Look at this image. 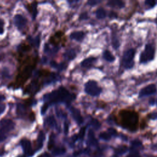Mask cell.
<instances>
[{
    "label": "cell",
    "instance_id": "f1b7e54d",
    "mask_svg": "<svg viewBox=\"0 0 157 157\" xmlns=\"http://www.w3.org/2000/svg\"><path fill=\"white\" fill-rule=\"evenodd\" d=\"M101 2V1H99V0H90V1H88L87 2L88 5L91 6H96L97 5L100 3Z\"/></svg>",
    "mask_w": 157,
    "mask_h": 157
},
{
    "label": "cell",
    "instance_id": "cb8c5ba5",
    "mask_svg": "<svg viewBox=\"0 0 157 157\" xmlns=\"http://www.w3.org/2000/svg\"><path fill=\"white\" fill-rule=\"evenodd\" d=\"M145 5L148 9L152 8L156 5V2L153 1V0H146L145 2Z\"/></svg>",
    "mask_w": 157,
    "mask_h": 157
},
{
    "label": "cell",
    "instance_id": "5b68a950",
    "mask_svg": "<svg viewBox=\"0 0 157 157\" xmlns=\"http://www.w3.org/2000/svg\"><path fill=\"white\" fill-rule=\"evenodd\" d=\"M85 91L90 96L97 97L100 95L102 88L98 85L96 81L91 80L85 84Z\"/></svg>",
    "mask_w": 157,
    "mask_h": 157
},
{
    "label": "cell",
    "instance_id": "7402d4cb",
    "mask_svg": "<svg viewBox=\"0 0 157 157\" xmlns=\"http://www.w3.org/2000/svg\"><path fill=\"white\" fill-rule=\"evenodd\" d=\"M127 149H128V148L127 146H125V145L120 146L115 150V155H120L121 154H123L126 152L127 151Z\"/></svg>",
    "mask_w": 157,
    "mask_h": 157
},
{
    "label": "cell",
    "instance_id": "8d00e7d4",
    "mask_svg": "<svg viewBox=\"0 0 157 157\" xmlns=\"http://www.w3.org/2000/svg\"><path fill=\"white\" fill-rule=\"evenodd\" d=\"M148 117L151 119H157V112H153L148 115Z\"/></svg>",
    "mask_w": 157,
    "mask_h": 157
},
{
    "label": "cell",
    "instance_id": "ee69618b",
    "mask_svg": "<svg viewBox=\"0 0 157 157\" xmlns=\"http://www.w3.org/2000/svg\"><path fill=\"white\" fill-rule=\"evenodd\" d=\"M156 104H157V101H156Z\"/></svg>",
    "mask_w": 157,
    "mask_h": 157
},
{
    "label": "cell",
    "instance_id": "4fadbf2b",
    "mask_svg": "<svg viewBox=\"0 0 157 157\" xmlns=\"http://www.w3.org/2000/svg\"><path fill=\"white\" fill-rule=\"evenodd\" d=\"M22 147L26 153H29L31 150V144L29 140L23 139L21 142Z\"/></svg>",
    "mask_w": 157,
    "mask_h": 157
},
{
    "label": "cell",
    "instance_id": "484cf974",
    "mask_svg": "<svg viewBox=\"0 0 157 157\" xmlns=\"http://www.w3.org/2000/svg\"><path fill=\"white\" fill-rule=\"evenodd\" d=\"M91 125H92V126H93L94 128H95V129H97V130L99 129L100 127H101L100 123L99 122V121H98V120H96V119H93V120L91 121Z\"/></svg>",
    "mask_w": 157,
    "mask_h": 157
},
{
    "label": "cell",
    "instance_id": "d6a6232c",
    "mask_svg": "<svg viewBox=\"0 0 157 157\" xmlns=\"http://www.w3.org/2000/svg\"><path fill=\"white\" fill-rule=\"evenodd\" d=\"M47 109H48V104L46 103L43 105V106L42 107V108H41V114L44 115V114L46 113V112L47 111Z\"/></svg>",
    "mask_w": 157,
    "mask_h": 157
},
{
    "label": "cell",
    "instance_id": "f546056e",
    "mask_svg": "<svg viewBox=\"0 0 157 157\" xmlns=\"http://www.w3.org/2000/svg\"><path fill=\"white\" fill-rule=\"evenodd\" d=\"M85 131H86V127H82L79 133V138L81 139H82L85 135Z\"/></svg>",
    "mask_w": 157,
    "mask_h": 157
},
{
    "label": "cell",
    "instance_id": "603a6c76",
    "mask_svg": "<svg viewBox=\"0 0 157 157\" xmlns=\"http://www.w3.org/2000/svg\"><path fill=\"white\" fill-rule=\"evenodd\" d=\"M99 136L101 139L104 141H109L111 138V136L109 134L108 132H102L100 134Z\"/></svg>",
    "mask_w": 157,
    "mask_h": 157
},
{
    "label": "cell",
    "instance_id": "e0dca14e",
    "mask_svg": "<svg viewBox=\"0 0 157 157\" xmlns=\"http://www.w3.org/2000/svg\"><path fill=\"white\" fill-rule=\"evenodd\" d=\"M103 56L106 61L111 63L114 61L115 60V56L112 54V53L109 50H104V52H103Z\"/></svg>",
    "mask_w": 157,
    "mask_h": 157
},
{
    "label": "cell",
    "instance_id": "30bf717a",
    "mask_svg": "<svg viewBox=\"0 0 157 157\" xmlns=\"http://www.w3.org/2000/svg\"><path fill=\"white\" fill-rule=\"evenodd\" d=\"M107 5L109 7L119 9L123 8L125 6V2L121 1V0H111V1H109L108 2Z\"/></svg>",
    "mask_w": 157,
    "mask_h": 157
},
{
    "label": "cell",
    "instance_id": "8992f818",
    "mask_svg": "<svg viewBox=\"0 0 157 157\" xmlns=\"http://www.w3.org/2000/svg\"><path fill=\"white\" fill-rule=\"evenodd\" d=\"M14 122L10 119L4 118L0 121V131L4 133L11 131L14 128Z\"/></svg>",
    "mask_w": 157,
    "mask_h": 157
},
{
    "label": "cell",
    "instance_id": "3957f363",
    "mask_svg": "<svg viewBox=\"0 0 157 157\" xmlns=\"http://www.w3.org/2000/svg\"><path fill=\"white\" fill-rule=\"evenodd\" d=\"M155 53V47L151 44H147L145 46L144 50L141 52L140 55V63L145 64L152 61L154 59Z\"/></svg>",
    "mask_w": 157,
    "mask_h": 157
},
{
    "label": "cell",
    "instance_id": "f35d334b",
    "mask_svg": "<svg viewBox=\"0 0 157 157\" xmlns=\"http://www.w3.org/2000/svg\"><path fill=\"white\" fill-rule=\"evenodd\" d=\"M80 18H81L82 20L83 19H87L88 18V15H87V13H84V14H80Z\"/></svg>",
    "mask_w": 157,
    "mask_h": 157
},
{
    "label": "cell",
    "instance_id": "7c38bea8",
    "mask_svg": "<svg viewBox=\"0 0 157 157\" xmlns=\"http://www.w3.org/2000/svg\"><path fill=\"white\" fill-rule=\"evenodd\" d=\"M96 60L97 58L95 57H89L83 60L80 65L83 68H89L96 61Z\"/></svg>",
    "mask_w": 157,
    "mask_h": 157
},
{
    "label": "cell",
    "instance_id": "83f0119b",
    "mask_svg": "<svg viewBox=\"0 0 157 157\" xmlns=\"http://www.w3.org/2000/svg\"><path fill=\"white\" fill-rule=\"evenodd\" d=\"M5 21L3 19H0V35H3L5 32Z\"/></svg>",
    "mask_w": 157,
    "mask_h": 157
},
{
    "label": "cell",
    "instance_id": "5bb4252c",
    "mask_svg": "<svg viewBox=\"0 0 157 157\" xmlns=\"http://www.w3.org/2000/svg\"><path fill=\"white\" fill-rule=\"evenodd\" d=\"M63 56L67 60L71 61L76 58V53L73 49H69L65 52Z\"/></svg>",
    "mask_w": 157,
    "mask_h": 157
},
{
    "label": "cell",
    "instance_id": "d4e9b609",
    "mask_svg": "<svg viewBox=\"0 0 157 157\" xmlns=\"http://www.w3.org/2000/svg\"><path fill=\"white\" fill-rule=\"evenodd\" d=\"M112 46L115 50H117L120 46V43L118 41V39L115 36L112 38Z\"/></svg>",
    "mask_w": 157,
    "mask_h": 157
},
{
    "label": "cell",
    "instance_id": "ac0fdd59",
    "mask_svg": "<svg viewBox=\"0 0 157 157\" xmlns=\"http://www.w3.org/2000/svg\"><path fill=\"white\" fill-rule=\"evenodd\" d=\"M45 140V135L43 131H41L38 135V139H37V145H38V149L41 148L43 145L44 141Z\"/></svg>",
    "mask_w": 157,
    "mask_h": 157
},
{
    "label": "cell",
    "instance_id": "7a4b0ae2",
    "mask_svg": "<svg viewBox=\"0 0 157 157\" xmlns=\"http://www.w3.org/2000/svg\"><path fill=\"white\" fill-rule=\"evenodd\" d=\"M119 117L121 126L131 131H135L138 128L139 115L133 111L123 109L119 112Z\"/></svg>",
    "mask_w": 157,
    "mask_h": 157
},
{
    "label": "cell",
    "instance_id": "2e32d148",
    "mask_svg": "<svg viewBox=\"0 0 157 157\" xmlns=\"http://www.w3.org/2000/svg\"><path fill=\"white\" fill-rule=\"evenodd\" d=\"M46 123L48 127L51 128H56L57 126L56 121L53 116H49L46 120Z\"/></svg>",
    "mask_w": 157,
    "mask_h": 157
},
{
    "label": "cell",
    "instance_id": "b9f144b4",
    "mask_svg": "<svg viewBox=\"0 0 157 157\" xmlns=\"http://www.w3.org/2000/svg\"><path fill=\"white\" fill-rule=\"evenodd\" d=\"M44 156V157H50L48 154H45L44 155H43Z\"/></svg>",
    "mask_w": 157,
    "mask_h": 157
},
{
    "label": "cell",
    "instance_id": "60d3db41",
    "mask_svg": "<svg viewBox=\"0 0 157 157\" xmlns=\"http://www.w3.org/2000/svg\"><path fill=\"white\" fill-rule=\"evenodd\" d=\"M5 97L4 95H0V102H2L4 100H5Z\"/></svg>",
    "mask_w": 157,
    "mask_h": 157
},
{
    "label": "cell",
    "instance_id": "ba28073f",
    "mask_svg": "<svg viewBox=\"0 0 157 157\" xmlns=\"http://www.w3.org/2000/svg\"><path fill=\"white\" fill-rule=\"evenodd\" d=\"M15 25L19 29H23L27 23V20L21 14H16L14 18Z\"/></svg>",
    "mask_w": 157,
    "mask_h": 157
},
{
    "label": "cell",
    "instance_id": "9c48e42d",
    "mask_svg": "<svg viewBox=\"0 0 157 157\" xmlns=\"http://www.w3.org/2000/svg\"><path fill=\"white\" fill-rule=\"evenodd\" d=\"M70 111L73 119L77 122V123L79 125L82 124L84 121V119L81 115L80 111L78 109L73 107L70 109Z\"/></svg>",
    "mask_w": 157,
    "mask_h": 157
},
{
    "label": "cell",
    "instance_id": "836d02e7",
    "mask_svg": "<svg viewBox=\"0 0 157 157\" xmlns=\"http://www.w3.org/2000/svg\"><path fill=\"white\" fill-rule=\"evenodd\" d=\"M109 17L111 19H116V18L118 17V15H117V14L116 12H115L114 11H111L109 14Z\"/></svg>",
    "mask_w": 157,
    "mask_h": 157
},
{
    "label": "cell",
    "instance_id": "ab89813d",
    "mask_svg": "<svg viewBox=\"0 0 157 157\" xmlns=\"http://www.w3.org/2000/svg\"><path fill=\"white\" fill-rule=\"evenodd\" d=\"M149 104L150 105H151V106H153L154 104H155V99L154 98H150V100H149Z\"/></svg>",
    "mask_w": 157,
    "mask_h": 157
},
{
    "label": "cell",
    "instance_id": "277c9868",
    "mask_svg": "<svg viewBox=\"0 0 157 157\" xmlns=\"http://www.w3.org/2000/svg\"><path fill=\"white\" fill-rule=\"evenodd\" d=\"M136 51L134 49H130L125 51L122 56V65L126 69H131L135 65V56Z\"/></svg>",
    "mask_w": 157,
    "mask_h": 157
},
{
    "label": "cell",
    "instance_id": "8fae6325",
    "mask_svg": "<svg viewBox=\"0 0 157 157\" xmlns=\"http://www.w3.org/2000/svg\"><path fill=\"white\" fill-rule=\"evenodd\" d=\"M85 37V33L83 31H74L70 35V38L73 40L80 42Z\"/></svg>",
    "mask_w": 157,
    "mask_h": 157
},
{
    "label": "cell",
    "instance_id": "4316f807",
    "mask_svg": "<svg viewBox=\"0 0 157 157\" xmlns=\"http://www.w3.org/2000/svg\"><path fill=\"white\" fill-rule=\"evenodd\" d=\"M54 143H55V141H54L53 135H51V136L50 137V139H49V143H48V148L49 150H51L53 147Z\"/></svg>",
    "mask_w": 157,
    "mask_h": 157
},
{
    "label": "cell",
    "instance_id": "e575fe53",
    "mask_svg": "<svg viewBox=\"0 0 157 157\" xmlns=\"http://www.w3.org/2000/svg\"><path fill=\"white\" fill-rule=\"evenodd\" d=\"M6 139V136L4 133L0 131V142L4 141Z\"/></svg>",
    "mask_w": 157,
    "mask_h": 157
},
{
    "label": "cell",
    "instance_id": "9a60e30c",
    "mask_svg": "<svg viewBox=\"0 0 157 157\" xmlns=\"http://www.w3.org/2000/svg\"><path fill=\"white\" fill-rule=\"evenodd\" d=\"M88 142L90 145L95 146L98 144V141L97 139L95 137V134H94L93 130H90L88 135Z\"/></svg>",
    "mask_w": 157,
    "mask_h": 157
},
{
    "label": "cell",
    "instance_id": "1f68e13d",
    "mask_svg": "<svg viewBox=\"0 0 157 157\" xmlns=\"http://www.w3.org/2000/svg\"><path fill=\"white\" fill-rule=\"evenodd\" d=\"M6 108V105L4 103H0V115L4 113Z\"/></svg>",
    "mask_w": 157,
    "mask_h": 157
},
{
    "label": "cell",
    "instance_id": "52a82bcc",
    "mask_svg": "<svg viewBox=\"0 0 157 157\" xmlns=\"http://www.w3.org/2000/svg\"><path fill=\"white\" fill-rule=\"evenodd\" d=\"M156 92V87L155 84H150L142 88L139 93V97L143 98L152 95Z\"/></svg>",
    "mask_w": 157,
    "mask_h": 157
},
{
    "label": "cell",
    "instance_id": "4dcf8cb0",
    "mask_svg": "<svg viewBox=\"0 0 157 157\" xmlns=\"http://www.w3.org/2000/svg\"><path fill=\"white\" fill-rule=\"evenodd\" d=\"M108 132L109 133V134L112 136H115L117 135V131L114 129V128H110L108 130Z\"/></svg>",
    "mask_w": 157,
    "mask_h": 157
},
{
    "label": "cell",
    "instance_id": "6da1fadb",
    "mask_svg": "<svg viewBox=\"0 0 157 157\" xmlns=\"http://www.w3.org/2000/svg\"><path fill=\"white\" fill-rule=\"evenodd\" d=\"M74 99L75 96L63 87H60L58 90L46 94L44 97V100L47 104L56 103H66L69 104Z\"/></svg>",
    "mask_w": 157,
    "mask_h": 157
},
{
    "label": "cell",
    "instance_id": "7bdbcfd3",
    "mask_svg": "<svg viewBox=\"0 0 157 157\" xmlns=\"http://www.w3.org/2000/svg\"><path fill=\"white\" fill-rule=\"evenodd\" d=\"M2 59V56H1V55H0V61H1Z\"/></svg>",
    "mask_w": 157,
    "mask_h": 157
},
{
    "label": "cell",
    "instance_id": "d6986e66",
    "mask_svg": "<svg viewBox=\"0 0 157 157\" xmlns=\"http://www.w3.org/2000/svg\"><path fill=\"white\" fill-rule=\"evenodd\" d=\"M65 153H66V148L65 147H55L52 151V153L54 155H56V156L63 155Z\"/></svg>",
    "mask_w": 157,
    "mask_h": 157
},
{
    "label": "cell",
    "instance_id": "d590c367",
    "mask_svg": "<svg viewBox=\"0 0 157 157\" xmlns=\"http://www.w3.org/2000/svg\"><path fill=\"white\" fill-rule=\"evenodd\" d=\"M128 157H141V155L138 153V152H133V153H130Z\"/></svg>",
    "mask_w": 157,
    "mask_h": 157
},
{
    "label": "cell",
    "instance_id": "44dd1931",
    "mask_svg": "<svg viewBox=\"0 0 157 157\" xmlns=\"http://www.w3.org/2000/svg\"><path fill=\"white\" fill-rule=\"evenodd\" d=\"M131 148L135 150H138L140 148H142L143 147L141 141L139 140H135L131 142Z\"/></svg>",
    "mask_w": 157,
    "mask_h": 157
},
{
    "label": "cell",
    "instance_id": "ffe728a7",
    "mask_svg": "<svg viewBox=\"0 0 157 157\" xmlns=\"http://www.w3.org/2000/svg\"><path fill=\"white\" fill-rule=\"evenodd\" d=\"M96 16L98 19H104L106 17V12L103 8H100L96 11Z\"/></svg>",
    "mask_w": 157,
    "mask_h": 157
},
{
    "label": "cell",
    "instance_id": "74e56055",
    "mask_svg": "<svg viewBox=\"0 0 157 157\" xmlns=\"http://www.w3.org/2000/svg\"><path fill=\"white\" fill-rule=\"evenodd\" d=\"M68 124L65 122V133L68 134Z\"/></svg>",
    "mask_w": 157,
    "mask_h": 157
}]
</instances>
